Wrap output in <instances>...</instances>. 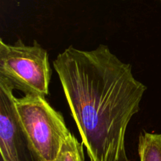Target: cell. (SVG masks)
<instances>
[{"instance_id": "cell-1", "label": "cell", "mask_w": 161, "mask_h": 161, "mask_svg": "<svg viewBox=\"0 0 161 161\" xmlns=\"http://www.w3.org/2000/svg\"><path fill=\"white\" fill-rule=\"evenodd\" d=\"M53 67L91 161H130L126 131L146 91L131 65L101 44L92 50L70 46Z\"/></svg>"}, {"instance_id": "cell-2", "label": "cell", "mask_w": 161, "mask_h": 161, "mask_svg": "<svg viewBox=\"0 0 161 161\" xmlns=\"http://www.w3.org/2000/svg\"><path fill=\"white\" fill-rule=\"evenodd\" d=\"M14 106L20 126L39 158L56 160L64 142L72 135L62 115L40 94L14 97Z\"/></svg>"}, {"instance_id": "cell-3", "label": "cell", "mask_w": 161, "mask_h": 161, "mask_svg": "<svg viewBox=\"0 0 161 161\" xmlns=\"http://www.w3.org/2000/svg\"><path fill=\"white\" fill-rule=\"evenodd\" d=\"M52 71L48 53L36 41L27 46L20 39L14 44L0 40V76L25 94H49Z\"/></svg>"}, {"instance_id": "cell-4", "label": "cell", "mask_w": 161, "mask_h": 161, "mask_svg": "<svg viewBox=\"0 0 161 161\" xmlns=\"http://www.w3.org/2000/svg\"><path fill=\"white\" fill-rule=\"evenodd\" d=\"M14 86L0 79V152L3 161H42L20 126L14 106Z\"/></svg>"}, {"instance_id": "cell-5", "label": "cell", "mask_w": 161, "mask_h": 161, "mask_svg": "<svg viewBox=\"0 0 161 161\" xmlns=\"http://www.w3.org/2000/svg\"><path fill=\"white\" fill-rule=\"evenodd\" d=\"M140 161H161V134L143 131L138 139Z\"/></svg>"}, {"instance_id": "cell-6", "label": "cell", "mask_w": 161, "mask_h": 161, "mask_svg": "<svg viewBox=\"0 0 161 161\" xmlns=\"http://www.w3.org/2000/svg\"><path fill=\"white\" fill-rule=\"evenodd\" d=\"M83 146L72 135L64 142L55 161H84Z\"/></svg>"}]
</instances>
